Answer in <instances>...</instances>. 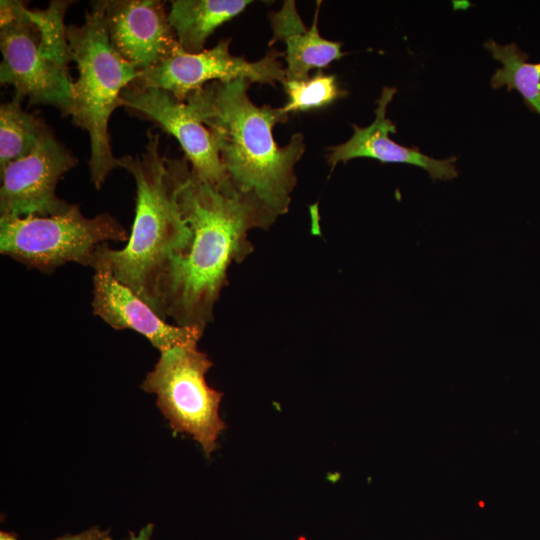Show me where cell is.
<instances>
[{"label":"cell","mask_w":540,"mask_h":540,"mask_svg":"<svg viewBox=\"0 0 540 540\" xmlns=\"http://www.w3.org/2000/svg\"><path fill=\"white\" fill-rule=\"evenodd\" d=\"M181 213L193 232L188 251L174 257L158 288L160 316L205 330L229 284L227 271L254 251L253 228L269 229L278 214L253 193L225 192L197 177L187 159L167 158Z\"/></svg>","instance_id":"1"},{"label":"cell","mask_w":540,"mask_h":540,"mask_svg":"<svg viewBox=\"0 0 540 540\" xmlns=\"http://www.w3.org/2000/svg\"><path fill=\"white\" fill-rule=\"evenodd\" d=\"M247 79L213 81L192 91L186 103L211 131L220 159L234 187L253 193L278 215L288 212L297 183L295 165L305 152L304 137L295 133L279 146L273 127L286 123L282 107L257 106L249 98Z\"/></svg>","instance_id":"2"},{"label":"cell","mask_w":540,"mask_h":540,"mask_svg":"<svg viewBox=\"0 0 540 540\" xmlns=\"http://www.w3.org/2000/svg\"><path fill=\"white\" fill-rule=\"evenodd\" d=\"M144 153L118 159L137 187L135 218L127 244L107 243L94 251L90 267L102 265L144 300L159 316L158 288L172 259L188 251L193 232L183 217L175 176L159 151V134L147 133ZM161 317V316H160ZM162 318V317H161Z\"/></svg>","instance_id":"3"},{"label":"cell","mask_w":540,"mask_h":540,"mask_svg":"<svg viewBox=\"0 0 540 540\" xmlns=\"http://www.w3.org/2000/svg\"><path fill=\"white\" fill-rule=\"evenodd\" d=\"M72 1H52L46 9H28L21 1L0 2V81L30 104H46L69 116L73 82L65 13Z\"/></svg>","instance_id":"4"},{"label":"cell","mask_w":540,"mask_h":540,"mask_svg":"<svg viewBox=\"0 0 540 540\" xmlns=\"http://www.w3.org/2000/svg\"><path fill=\"white\" fill-rule=\"evenodd\" d=\"M107 1H94L81 25L66 27L72 61L78 78L73 82L70 115L90 137L91 182L100 189L112 170L119 167L110 144L108 123L113 111L123 106L122 91L139 71L113 48L106 22Z\"/></svg>","instance_id":"5"},{"label":"cell","mask_w":540,"mask_h":540,"mask_svg":"<svg viewBox=\"0 0 540 540\" xmlns=\"http://www.w3.org/2000/svg\"><path fill=\"white\" fill-rule=\"evenodd\" d=\"M128 238V231L110 213L88 218L78 204L51 216L0 217L1 254L41 272L67 262L90 266L99 245Z\"/></svg>","instance_id":"6"},{"label":"cell","mask_w":540,"mask_h":540,"mask_svg":"<svg viewBox=\"0 0 540 540\" xmlns=\"http://www.w3.org/2000/svg\"><path fill=\"white\" fill-rule=\"evenodd\" d=\"M213 366L197 343L178 345L160 353L141 388L156 395V404L174 433L193 437L210 457L225 422L219 415L223 393L211 388L206 374Z\"/></svg>","instance_id":"7"},{"label":"cell","mask_w":540,"mask_h":540,"mask_svg":"<svg viewBox=\"0 0 540 540\" xmlns=\"http://www.w3.org/2000/svg\"><path fill=\"white\" fill-rule=\"evenodd\" d=\"M230 42L231 39H222L215 47L197 54L186 53L179 46L154 66L140 71L130 85L165 90L185 102L192 91L213 81L243 78L273 87L286 82L285 69L279 60L284 53L271 48L262 59L250 62L243 56H233Z\"/></svg>","instance_id":"8"},{"label":"cell","mask_w":540,"mask_h":540,"mask_svg":"<svg viewBox=\"0 0 540 540\" xmlns=\"http://www.w3.org/2000/svg\"><path fill=\"white\" fill-rule=\"evenodd\" d=\"M77 163L48 127L29 155L0 172V215L51 216L66 211L71 204L56 195V186Z\"/></svg>","instance_id":"9"},{"label":"cell","mask_w":540,"mask_h":540,"mask_svg":"<svg viewBox=\"0 0 540 540\" xmlns=\"http://www.w3.org/2000/svg\"><path fill=\"white\" fill-rule=\"evenodd\" d=\"M123 106L153 121L180 143L193 173L225 192L237 190L226 174L211 131L186 103L157 88L129 85L121 93Z\"/></svg>","instance_id":"10"},{"label":"cell","mask_w":540,"mask_h":540,"mask_svg":"<svg viewBox=\"0 0 540 540\" xmlns=\"http://www.w3.org/2000/svg\"><path fill=\"white\" fill-rule=\"evenodd\" d=\"M106 22L113 48L139 72L180 46L162 1H107Z\"/></svg>","instance_id":"11"},{"label":"cell","mask_w":540,"mask_h":540,"mask_svg":"<svg viewBox=\"0 0 540 540\" xmlns=\"http://www.w3.org/2000/svg\"><path fill=\"white\" fill-rule=\"evenodd\" d=\"M93 313L116 330L130 329L148 339L161 352L178 345L198 343L204 330L168 324L110 269L93 268Z\"/></svg>","instance_id":"12"},{"label":"cell","mask_w":540,"mask_h":540,"mask_svg":"<svg viewBox=\"0 0 540 540\" xmlns=\"http://www.w3.org/2000/svg\"><path fill=\"white\" fill-rule=\"evenodd\" d=\"M396 89L384 87L375 109V120L367 127L352 125V137L339 145L328 148L327 162L331 171L339 162L366 157L383 163H406L426 170L432 180H451L457 177L456 157L439 160L420 152L417 147H405L394 142L389 133L396 132L395 124L386 117L388 104L392 101Z\"/></svg>","instance_id":"13"},{"label":"cell","mask_w":540,"mask_h":540,"mask_svg":"<svg viewBox=\"0 0 540 540\" xmlns=\"http://www.w3.org/2000/svg\"><path fill=\"white\" fill-rule=\"evenodd\" d=\"M320 4L318 1L311 27L304 24L293 0H285L280 10L268 15L273 30L268 45L272 46L277 41L286 45V81L305 80L310 77L311 70H321L345 55L341 42L327 40L319 33Z\"/></svg>","instance_id":"14"},{"label":"cell","mask_w":540,"mask_h":540,"mask_svg":"<svg viewBox=\"0 0 540 540\" xmlns=\"http://www.w3.org/2000/svg\"><path fill=\"white\" fill-rule=\"evenodd\" d=\"M251 0H175L168 21L183 51L197 54L223 23L239 15Z\"/></svg>","instance_id":"15"},{"label":"cell","mask_w":540,"mask_h":540,"mask_svg":"<svg viewBox=\"0 0 540 540\" xmlns=\"http://www.w3.org/2000/svg\"><path fill=\"white\" fill-rule=\"evenodd\" d=\"M485 47L503 65L492 76L491 86L496 89L506 86L508 91L517 90L527 107L540 115V63L527 62L528 54L515 43L500 45L489 40Z\"/></svg>","instance_id":"16"},{"label":"cell","mask_w":540,"mask_h":540,"mask_svg":"<svg viewBox=\"0 0 540 540\" xmlns=\"http://www.w3.org/2000/svg\"><path fill=\"white\" fill-rule=\"evenodd\" d=\"M17 94L0 107V172L11 162L29 155L48 129L41 120L22 109Z\"/></svg>","instance_id":"17"},{"label":"cell","mask_w":540,"mask_h":540,"mask_svg":"<svg viewBox=\"0 0 540 540\" xmlns=\"http://www.w3.org/2000/svg\"><path fill=\"white\" fill-rule=\"evenodd\" d=\"M283 86L288 102L282 108L288 114L324 108L348 94L335 75L321 70L305 80L286 81Z\"/></svg>","instance_id":"18"},{"label":"cell","mask_w":540,"mask_h":540,"mask_svg":"<svg viewBox=\"0 0 540 540\" xmlns=\"http://www.w3.org/2000/svg\"><path fill=\"white\" fill-rule=\"evenodd\" d=\"M0 540H19L13 533L6 531L0 532ZM54 540H111L109 531L101 530L98 527L89 528L83 532L74 535H64Z\"/></svg>","instance_id":"19"}]
</instances>
